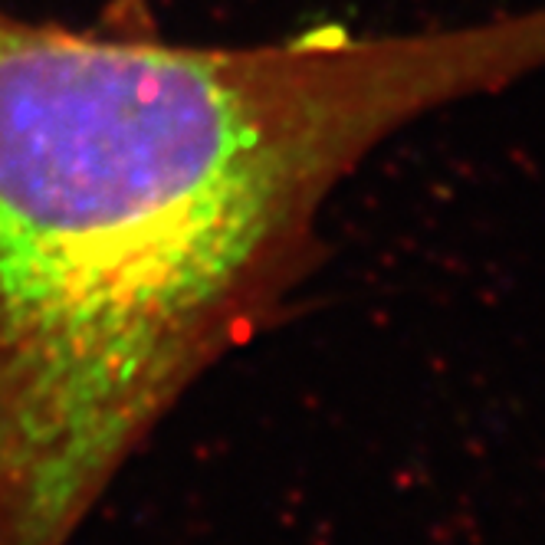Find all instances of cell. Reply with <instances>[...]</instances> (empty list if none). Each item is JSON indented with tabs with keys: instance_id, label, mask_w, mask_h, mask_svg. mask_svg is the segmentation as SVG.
<instances>
[{
	"instance_id": "1",
	"label": "cell",
	"mask_w": 545,
	"mask_h": 545,
	"mask_svg": "<svg viewBox=\"0 0 545 545\" xmlns=\"http://www.w3.org/2000/svg\"><path fill=\"white\" fill-rule=\"evenodd\" d=\"M545 73V4L253 46L0 10V545H69L168 411L303 283L391 135Z\"/></svg>"
}]
</instances>
